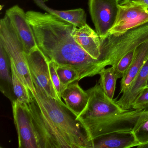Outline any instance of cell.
Returning a JSON list of instances; mask_svg holds the SVG:
<instances>
[{
    "label": "cell",
    "instance_id": "cell-1",
    "mask_svg": "<svg viewBox=\"0 0 148 148\" xmlns=\"http://www.w3.org/2000/svg\"><path fill=\"white\" fill-rule=\"evenodd\" d=\"M26 16L37 46L47 60L76 69L80 80L99 74L103 69L99 60L88 54L72 35L76 26L47 12L30 11Z\"/></svg>",
    "mask_w": 148,
    "mask_h": 148
},
{
    "label": "cell",
    "instance_id": "cell-2",
    "mask_svg": "<svg viewBox=\"0 0 148 148\" xmlns=\"http://www.w3.org/2000/svg\"><path fill=\"white\" fill-rule=\"evenodd\" d=\"M34 87L27 105L39 148H92L81 124L65 103Z\"/></svg>",
    "mask_w": 148,
    "mask_h": 148
},
{
    "label": "cell",
    "instance_id": "cell-3",
    "mask_svg": "<svg viewBox=\"0 0 148 148\" xmlns=\"http://www.w3.org/2000/svg\"><path fill=\"white\" fill-rule=\"evenodd\" d=\"M101 40V55L99 59L103 69L113 66L125 54L148 40V23L122 33L108 34Z\"/></svg>",
    "mask_w": 148,
    "mask_h": 148
},
{
    "label": "cell",
    "instance_id": "cell-4",
    "mask_svg": "<svg viewBox=\"0 0 148 148\" xmlns=\"http://www.w3.org/2000/svg\"><path fill=\"white\" fill-rule=\"evenodd\" d=\"M0 44L8 53L25 85L34 93L35 87L28 69L24 46L6 15L0 21Z\"/></svg>",
    "mask_w": 148,
    "mask_h": 148
},
{
    "label": "cell",
    "instance_id": "cell-5",
    "mask_svg": "<svg viewBox=\"0 0 148 148\" xmlns=\"http://www.w3.org/2000/svg\"><path fill=\"white\" fill-rule=\"evenodd\" d=\"M89 96V101L85 110L76 117V119L84 125L123 112L114 99L106 95L99 83L86 90Z\"/></svg>",
    "mask_w": 148,
    "mask_h": 148
},
{
    "label": "cell",
    "instance_id": "cell-6",
    "mask_svg": "<svg viewBox=\"0 0 148 148\" xmlns=\"http://www.w3.org/2000/svg\"><path fill=\"white\" fill-rule=\"evenodd\" d=\"M143 110H128L89 123L83 126L91 143L99 136L116 132L132 131ZM92 145V144H91Z\"/></svg>",
    "mask_w": 148,
    "mask_h": 148
},
{
    "label": "cell",
    "instance_id": "cell-7",
    "mask_svg": "<svg viewBox=\"0 0 148 148\" xmlns=\"http://www.w3.org/2000/svg\"><path fill=\"white\" fill-rule=\"evenodd\" d=\"M26 58L31 78L34 86L43 90L53 98L60 99L51 79L48 60L38 46L26 53Z\"/></svg>",
    "mask_w": 148,
    "mask_h": 148
},
{
    "label": "cell",
    "instance_id": "cell-8",
    "mask_svg": "<svg viewBox=\"0 0 148 148\" xmlns=\"http://www.w3.org/2000/svg\"><path fill=\"white\" fill-rule=\"evenodd\" d=\"M119 5L117 0H89L92 20L100 38H105L114 25Z\"/></svg>",
    "mask_w": 148,
    "mask_h": 148
},
{
    "label": "cell",
    "instance_id": "cell-9",
    "mask_svg": "<svg viewBox=\"0 0 148 148\" xmlns=\"http://www.w3.org/2000/svg\"><path fill=\"white\" fill-rule=\"evenodd\" d=\"M14 125L17 130L19 148H39L27 104L18 100L12 102Z\"/></svg>",
    "mask_w": 148,
    "mask_h": 148
},
{
    "label": "cell",
    "instance_id": "cell-10",
    "mask_svg": "<svg viewBox=\"0 0 148 148\" xmlns=\"http://www.w3.org/2000/svg\"><path fill=\"white\" fill-rule=\"evenodd\" d=\"M116 21L109 33H122L148 23V8L136 4L119 5Z\"/></svg>",
    "mask_w": 148,
    "mask_h": 148
},
{
    "label": "cell",
    "instance_id": "cell-11",
    "mask_svg": "<svg viewBox=\"0 0 148 148\" xmlns=\"http://www.w3.org/2000/svg\"><path fill=\"white\" fill-rule=\"evenodd\" d=\"M7 15L24 46L26 53H28L37 46L32 28L28 22L26 13L18 5L7 10Z\"/></svg>",
    "mask_w": 148,
    "mask_h": 148
},
{
    "label": "cell",
    "instance_id": "cell-12",
    "mask_svg": "<svg viewBox=\"0 0 148 148\" xmlns=\"http://www.w3.org/2000/svg\"><path fill=\"white\" fill-rule=\"evenodd\" d=\"M92 148H130L140 144L132 131L116 132L92 140Z\"/></svg>",
    "mask_w": 148,
    "mask_h": 148
},
{
    "label": "cell",
    "instance_id": "cell-13",
    "mask_svg": "<svg viewBox=\"0 0 148 148\" xmlns=\"http://www.w3.org/2000/svg\"><path fill=\"white\" fill-rule=\"evenodd\" d=\"M71 34L88 54L93 58L99 60L101 55V40L97 32L86 24L80 28L74 27Z\"/></svg>",
    "mask_w": 148,
    "mask_h": 148
},
{
    "label": "cell",
    "instance_id": "cell-14",
    "mask_svg": "<svg viewBox=\"0 0 148 148\" xmlns=\"http://www.w3.org/2000/svg\"><path fill=\"white\" fill-rule=\"evenodd\" d=\"M148 59L130 85L123 92L116 103L124 110H131L132 104L147 86Z\"/></svg>",
    "mask_w": 148,
    "mask_h": 148
},
{
    "label": "cell",
    "instance_id": "cell-15",
    "mask_svg": "<svg viewBox=\"0 0 148 148\" xmlns=\"http://www.w3.org/2000/svg\"><path fill=\"white\" fill-rule=\"evenodd\" d=\"M61 97L67 108L76 117L85 110L89 101L88 93L80 87L78 81L70 84L65 87Z\"/></svg>",
    "mask_w": 148,
    "mask_h": 148
},
{
    "label": "cell",
    "instance_id": "cell-16",
    "mask_svg": "<svg viewBox=\"0 0 148 148\" xmlns=\"http://www.w3.org/2000/svg\"><path fill=\"white\" fill-rule=\"evenodd\" d=\"M148 59V40L139 45L135 51L133 60L121 80L120 94H122L133 82Z\"/></svg>",
    "mask_w": 148,
    "mask_h": 148
},
{
    "label": "cell",
    "instance_id": "cell-17",
    "mask_svg": "<svg viewBox=\"0 0 148 148\" xmlns=\"http://www.w3.org/2000/svg\"><path fill=\"white\" fill-rule=\"evenodd\" d=\"M0 90L12 102L15 101L13 89L11 60L8 53L0 44Z\"/></svg>",
    "mask_w": 148,
    "mask_h": 148
},
{
    "label": "cell",
    "instance_id": "cell-18",
    "mask_svg": "<svg viewBox=\"0 0 148 148\" xmlns=\"http://www.w3.org/2000/svg\"><path fill=\"white\" fill-rule=\"evenodd\" d=\"M38 6L48 13L58 17L64 20L70 22L80 28L87 24L86 14L84 10L82 8L68 10L60 11L54 10L48 7L44 0H33Z\"/></svg>",
    "mask_w": 148,
    "mask_h": 148
},
{
    "label": "cell",
    "instance_id": "cell-19",
    "mask_svg": "<svg viewBox=\"0 0 148 148\" xmlns=\"http://www.w3.org/2000/svg\"><path fill=\"white\" fill-rule=\"evenodd\" d=\"M11 70L12 78L13 89L15 100H18L24 103H29L32 100L31 91L25 85L20 77L12 60Z\"/></svg>",
    "mask_w": 148,
    "mask_h": 148
},
{
    "label": "cell",
    "instance_id": "cell-20",
    "mask_svg": "<svg viewBox=\"0 0 148 148\" xmlns=\"http://www.w3.org/2000/svg\"><path fill=\"white\" fill-rule=\"evenodd\" d=\"M99 75H100L99 83L105 94L109 98L113 100L116 90V83L118 79L112 66L103 68Z\"/></svg>",
    "mask_w": 148,
    "mask_h": 148
},
{
    "label": "cell",
    "instance_id": "cell-21",
    "mask_svg": "<svg viewBox=\"0 0 148 148\" xmlns=\"http://www.w3.org/2000/svg\"><path fill=\"white\" fill-rule=\"evenodd\" d=\"M56 70L63 90L70 84L80 80L78 72L71 66L57 65Z\"/></svg>",
    "mask_w": 148,
    "mask_h": 148
},
{
    "label": "cell",
    "instance_id": "cell-22",
    "mask_svg": "<svg viewBox=\"0 0 148 148\" xmlns=\"http://www.w3.org/2000/svg\"><path fill=\"white\" fill-rule=\"evenodd\" d=\"M132 131L140 144L148 143V112L143 111Z\"/></svg>",
    "mask_w": 148,
    "mask_h": 148
},
{
    "label": "cell",
    "instance_id": "cell-23",
    "mask_svg": "<svg viewBox=\"0 0 148 148\" xmlns=\"http://www.w3.org/2000/svg\"><path fill=\"white\" fill-rule=\"evenodd\" d=\"M136 49L125 54L114 66H112L118 79H122L130 68L134 58Z\"/></svg>",
    "mask_w": 148,
    "mask_h": 148
},
{
    "label": "cell",
    "instance_id": "cell-24",
    "mask_svg": "<svg viewBox=\"0 0 148 148\" xmlns=\"http://www.w3.org/2000/svg\"><path fill=\"white\" fill-rule=\"evenodd\" d=\"M48 66L50 71L51 79L56 92L60 99H61V93L63 90L62 85L60 83L59 78L57 73L56 67L57 64L55 62L52 60H48Z\"/></svg>",
    "mask_w": 148,
    "mask_h": 148
},
{
    "label": "cell",
    "instance_id": "cell-25",
    "mask_svg": "<svg viewBox=\"0 0 148 148\" xmlns=\"http://www.w3.org/2000/svg\"><path fill=\"white\" fill-rule=\"evenodd\" d=\"M148 103V87H146L135 100L132 106V109L140 110L141 107Z\"/></svg>",
    "mask_w": 148,
    "mask_h": 148
},
{
    "label": "cell",
    "instance_id": "cell-26",
    "mask_svg": "<svg viewBox=\"0 0 148 148\" xmlns=\"http://www.w3.org/2000/svg\"><path fill=\"white\" fill-rule=\"evenodd\" d=\"M126 4H136L144 5L148 8V0H125L123 2L119 5Z\"/></svg>",
    "mask_w": 148,
    "mask_h": 148
},
{
    "label": "cell",
    "instance_id": "cell-27",
    "mask_svg": "<svg viewBox=\"0 0 148 148\" xmlns=\"http://www.w3.org/2000/svg\"><path fill=\"white\" fill-rule=\"evenodd\" d=\"M136 147L138 148H148V143L139 144Z\"/></svg>",
    "mask_w": 148,
    "mask_h": 148
},
{
    "label": "cell",
    "instance_id": "cell-28",
    "mask_svg": "<svg viewBox=\"0 0 148 148\" xmlns=\"http://www.w3.org/2000/svg\"><path fill=\"white\" fill-rule=\"evenodd\" d=\"M140 110L144 111L145 112H148V103L144 105L141 107Z\"/></svg>",
    "mask_w": 148,
    "mask_h": 148
},
{
    "label": "cell",
    "instance_id": "cell-29",
    "mask_svg": "<svg viewBox=\"0 0 148 148\" xmlns=\"http://www.w3.org/2000/svg\"><path fill=\"white\" fill-rule=\"evenodd\" d=\"M118 1L119 3V4H120V3H122V2H123L125 0H117Z\"/></svg>",
    "mask_w": 148,
    "mask_h": 148
},
{
    "label": "cell",
    "instance_id": "cell-30",
    "mask_svg": "<svg viewBox=\"0 0 148 148\" xmlns=\"http://www.w3.org/2000/svg\"><path fill=\"white\" fill-rule=\"evenodd\" d=\"M49 0H44V1H45V2H47V1H48Z\"/></svg>",
    "mask_w": 148,
    "mask_h": 148
},
{
    "label": "cell",
    "instance_id": "cell-31",
    "mask_svg": "<svg viewBox=\"0 0 148 148\" xmlns=\"http://www.w3.org/2000/svg\"><path fill=\"white\" fill-rule=\"evenodd\" d=\"M146 87H148V83H147V86Z\"/></svg>",
    "mask_w": 148,
    "mask_h": 148
}]
</instances>
